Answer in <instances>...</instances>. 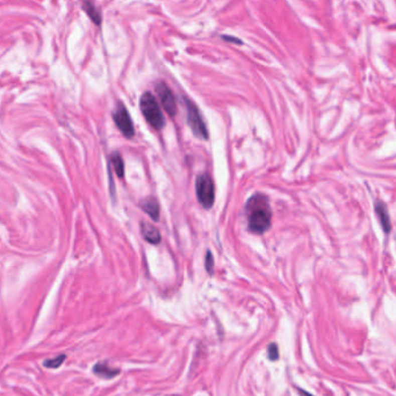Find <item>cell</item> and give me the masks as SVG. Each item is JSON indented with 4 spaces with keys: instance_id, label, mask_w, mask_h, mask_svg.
Segmentation results:
<instances>
[{
    "instance_id": "9",
    "label": "cell",
    "mask_w": 396,
    "mask_h": 396,
    "mask_svg": "<svg viewBox=\"0 0 396 396\" xmlns=\"http://www.w3.org/2000/svg\"><path fill=\"white\" fill-rule=\"evenodd\" d=\"M141 208L146 212L154 221L159 220V203L155 198H147L141 201Z\"/></svg>"
},
{
    "instance_id": "12",
    "label": "cell",
    "mask_w": 396,
    "mask_h": 396,
    "mask_svg": "<svg viewBox=\"0 0 396 396\" xmlns=\"http://www.w3.org/2000/svg\"><path fill=\"white\" fill-rule=\"evenodd\" d=\"M110 162H112V165L114 170H115L117 177L120 178H123L124 176V163L123 159L120 156L119 153H114L110 157Z\"/></svg>"
},
{
    "instance_id": "5",
    "label": "cell",
    "mask_w": 396,
    "mask_h": 396,
    "mask_svg": "<svg viewBox=\"0 0 396 396\" xmlns=\"http://www.w3.org/2000/svg\"><path fill=\"white\" fill-rule=\"evenodd\" d=\"M155 90H156L159 101H161L165 112L171 117L175 116L177 114V100L171 88L165 83H163V81H159L156 87H155Z\"/></svg>"
},
{
    "instance_id": "16",
    "label": "cell",
    "mask_w": 396,
    "mask_h": 396,
    "mask_svg": "<svg viewBox=\"0 0 396 396\" xmlns=\"http://www.w3.org/2000/svg\"><path fill=\"white\" fill-rule=\"evenodd\" d=\"M222 39L224 41H228V42H232V43H236V44H242V41L237 38H234V36H228V35H223L222 36Z\"/></svg>"
},
{
    "instance_id": "6",
    "label": "cell",
    "mask_w": 396,
    "mask_h": 396,
    "mask_svg": "<svg viewBox=\"0 0 396 396\" xmlns=\"http://www.w3.org/2000/svg\"><path fill=\"white\" fill-rule=\"evenodd\" d=\"M113 119L115 121L116 127L120 129V131L123 134L127 139H131L135 135L134 124H133L131 117L129 115L128 110L125 107L120 103L116 107L115 112L113 114Z\"/></svg>"
},
{
    "instance_id": "3",
    "label": "cell",
    "mask_w": 396,
    "mask_h": 396,
    "mask_svg": "<svg viewBox=\"0 0 396 396\" xmlns=\"http://www.w3.org/2000/svg\"><path fill=\"white\" fill-rule=\"evenodd\" d=\"M195 191L200 205L205 209H210L215 201V186L208 173H202L197 178Z\"/></svg>"
},
{
    "instance_id": "14",
    "label": "cell",
    "mask_w": 396,
    "mask_h": 396,
    "mask_svg": "<svg viewBox=\"0 0 396 396\" xmlns=\"http://www.w3.org/2000/svg\"><path fill=\"white\" fill-rule=\"evenodd\" d=\"M205 266H206V271L208 272V275L213 276L214 275V257H213V253L210 252V251H207V254H206V259H205Z\"/></svg>"
},
{
    "instance_id": "13",
    "label": "cell",
    "mask_w": 396,
    "mask_h": 396,
    "mask_svg": "<svg viewBox=\"0 0 396 396\" xmlns=\"http://www.w3.org/2000/svg\"><path fill=\"white\" fill-rule=\"evenodd\" d=\"M64 359H65V354H61V356H58L56 358L46 360L43 365L48 368H58L63 364V362H64Z\"/></svg>"
},
{
    "instance_id": "15",
    "label": "cell",
    "mask_w": 396,
    "mask_h": 396,
    "mask_svg": "<svg viewBox=\"0 0 396 396\" xmlns=\"http://www.w3.org/2000/svg\"><path fill=\"white\" fill-rule=\"evenodd\" d=\"M268 354H269V359L271 361H276L279 359V350H278V345L276 343L270 344L268 349Z\"/></svg>"
},
{
    "instance_id": "8",
    "label": "cell",
    "mask_w": 396,
    "mask_h": 396,
    "mask_svg": "<svg viewBox=\"0 0 396 396\" xmlns=\"http://www.w3.org/2000/svg\"><path fill=\"white\" fill-rule=\"evenodd\" d=\"M141 232H142L144 239L150 244H158L161 242V232L156 227L148 223V222H141Z\"/></svg>"
},
{
    "instance_id": "1",
    "label": "cell",
    "mask_w": 396,
    "mask_h": 396,
    "mask_svg": "<svg viewBox=\"0 0 396 396\" xmlns=\"http://www.w3.org/2000/svg\"><path fill=\"white\" fill-rule=\"evenodd\" d=\"M247 229L257 235L264 234L271 228L272 210L269 198L262 193L253 194L245 205Z\"/></svg>"
},
{
    "instance_id": "2",
    "label": "cell",
    "mask_w": 396,
    "mask_h": 396,
    "mask_svg": "<svg viewBox=\"0 0 396 396\" xmlns=\"http://www.w3.org/2000/svg\"><path fill=\"white\" fill-rule=\"evenodd\" d=\"M140 108L142 110L144 119L151 127L156 130H161L165 125V119L163 115L161 106L150 92H146L140 99Z\"/></svg>"
},
{
    "instance_id": "7",
    "label": "cell",
    "mask_w": 396,
    "mask_h": 396,
    "mask_svg": "<svg viewBox=\"0 0 396 396\" xmlns=\"http://www.w3.org/2000/svg\"><path fill=\"white\" fill-rule=\"evenodd\" d=\"M374 208H375L376 215H377V217H379L381 227H382L383 231L388 234V232H390V230H391V222H390L389 213H388L386 205L381 201H376Z\"/></svg>"
},
{
    "instance_id": "4",
    "label": "cell",
    "mask_w": 396,
    "mask_h": 396,
    "mask_svg": "<svg viewBox=\"0 0 396 396\" xmlns=\"http://www.w3.org/2000/svg\"><path fill=\"white\" fill-rule=\"evenodd\" d=\"M185 103H186L187 122L192 133H193L195 138L201 140H208L209 136L208 129H207V125L202 119L201 113H200L198 106L187 98H185Z\"/></svg>"
},
{
    "instance_id": "11",
    "label": "cell",
    "mask_w": 396,
    "mask_h": 396,
    "mask_svg": "<svg viewBox=\"0 0 396 396\" xmlns=\"http://www.w3.org/2000/svg\"><path fill=\"white\" fill-rule=\"evenodd\" d=\"M84 9L85 12L87 13V16L92 19V21L95 22L97 25H99L100 22H101V16H100L99 11L97 10V7L90 2V0H84Z\"/></svg>"
},
{
    "instance_id": "10",
    "label": "cell",
    "mask_w": 396,
    "mask_h": 396,
    "mask_svg": "<svg viewBox=\"0 0 396 396\" xmlns=\"http://www.w3.org/2000/svg\"><path fill=\"white\" fill-rule=\"evenodd\" d=\"M93 372L95 374L102 377H106V379H110V377H114L120 373L119 369L109 367L106 362H99L93 367Z\"/></svg>"
}]
</instances>
